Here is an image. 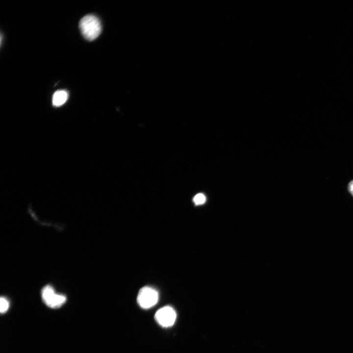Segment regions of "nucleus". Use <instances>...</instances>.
I'll return each mask as SVG.
<instances>
[{"label": "nucleus", "instance_id": "1", "mask_svg": "<svg viewBox=\"0 0 353 353\" xmlns=\"http://www.w3.org/2000/svg\"><path fill=\"white\" fill-rule=\"evenodd\" d=\"M79 27L82 35L89 41L96 39L101 32L102 27L100 20L92 14L84 16L79 21Z\"/></svg>", "mask_w": 353, "mask_h": 353}, {"label": "nucleus", "instance_id": "2", "mask_svg": "<svg viewBox=\"0 0 353 353\" xmlns=\"http://www.w3.org/2000/svg\"><path fill=\"white\" fill-rule=\"evenodd\" d=\"M41 296L44 303L51 308H58L66 301V296L56 293L50 285H46L43 287Z\"/></svg>", "mask_w": 353, "mask_h": 353}, {"label": "nucleus", "instance_id": "3", "mask_svg": "<svg viewBox=\"0 0 353 353\" xmlns=\"http://www.w3.org/2000/svg\"><path fill=\"white\" fill-rule=\"evenodd\" d=\"M137 302L143 308L148 309L154 306L158 300V293L154 289L146 286L141 288L137 296Z\"/></svg>", "mask_w": 353, "mask_h": 353}, {"label": "nucleus", "instance_id": "4", "mask_svg": "<svg viewBox=\"0 0 353 353\" xmlns=\"http://www.w3.org/2000/svg\"><path fill=\"white\" fill-rule=\"evenodd\" d=\"M176 313L171 306H166L159 309L154 317L157 322L163 327L173 326L176 319Z\"/></svg>", "mask_w": 353, "mask_h": 353}, {"label": "nucleus", "instance_id": "5", "mask_svg": "<svg viewBox=\"0 0 353 353\" xmlns=\"http://www.w3.org/2000/svg\"><path fill=\"white\" fill-rule=\"evenodd\" d=\"M68 98V93L65 90L56 91L53 95L52 102L54 106H60L64 104Z\"/></svg>", "mask_w": 353, "mask_h": 353}, {"label": "nucleus", "instance_id": "6", "mask_svg": "<svg viewBox=\"0 0 353 353\" xmlns=\"http://www.w3.org/2000/svg\"><path fill=\"white\" fill-rule=\"evenodd\" d=\"M0 311L1 313H5L9 308V302L4 297H1L0 299Z\"/></svg>", "mask_w": 353, "mask_h": 353}, {"label": "nucleus", "instance_id": "7", "mask_svg": "<svg viewBox=\"0 0 353 353\" xmlns=\"http://www.w3.org/2000/svg\"><path fill=\"white\" fill-rule=\"evenodd\" d=\"M206 201L205 196L202 193L197 194L193 198V201L196 205L204 203Z\"/></svg>", "mask_w": 353, "mask_h": 353}, {"label": "nucleus", "instance_id": "8", "mask_svg": "<svg viewBox=\"0 0 353 353\" xmlns=\"http://www.w3.org/2000/svg\"><path fill=\"white\" fill-rule=\"evenodd\" d=\"M348 189L350 192L353 196V180L351 181L348 185Z\"/></svg>", "mask_w": 353, "mask_h": 353}]
</instances>
